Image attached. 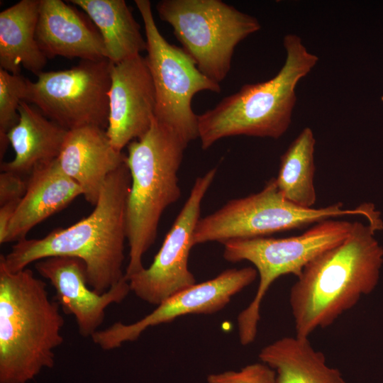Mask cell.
Here are the masks:
<instances>
[{"label": "cell", "mask_w": 383, "mask_h": 383, "mask_svg": "<svg viewBox=\"0 0 383 383\" xmlns=\"http://www.w3.org/2000/svg\"><path fill=\"white\" fill-rule=\"evenodd\" d=\"M131 175L125 162L107 178L94 210L69 227L53 230L42 238L16 242L0 260L11 272L50 257L82 260L89 287L104 294L125 276L126 206Z\"/></svg>", "instance_id": "1"}, {"label": "cell", "mask_w": 383, "mask_h": 383, "mask_svg": "<svg viewBox=\"0 0 383 383\" xmlns=\"http://www.w3.org/2000/svg\"><path fill=\"white\" fill-rule=\"evenodd\" d=\"M383 227L355 221L347 238L303 270L291 287L289 305L295 335L309 338L332 325L378 284L383 248L374 237Z\"/></svg>", "instance_id": "2"}, {"label": "cell", "mask_w": 383, "mask_h": 383, "mask_svg": "<svg viewBox=\"0 0 383 383\" xmlns=\"http://www.w3.org/2000/svg\"><path fill=\"white\" fill-rule=\"evenodd\" d=\"M64 323L45 282L27 267L11 272L0 260V383H26L52 367Z\"/></svg>", "instance_id": "3"}, {"label": "cell", "mask_w": 383, "mask_h": 383, "mask_svg": "<svg viewBox=\"0 0 383 383\" xmlns=\"http://www.w3.org/2000/svg\"><path fill=\"white\" fill-rule=\"evenodd\" d=\"M283 45L285 62L274 77L262 82L245 84L213 109L198 115L203 150L230 136L278 139L285 133L296 101V87L314 67L318 57L309 52L295 34L286 35Z\"/></svg>", "instance_id": "4"}, {"label": "cell", "mask_w": 383, "mask_h": 383, "mask_svg": "<svg viewBox=\"0 0 383 383\" xmlns=\"http://www.w3.org/2000/svg\"><path fill=\"white\" fill-rule=\"evenodd\" d=\"M187 145L155 118L148 132L127 145L131 175L126 206L128 279L141 271L144 254L155 243L165 210L181 196L177 173Z\"/></svg>", "instance_id": "5"}, {"label": "cell", "mask_w": 383, "mask_h": 383, "mask_svg": "<svg viewBox=\"0 0 383 383\" xmlns=\"http://www.w3.org/2000/svg\"><path fill=\"white\" fill-rule=\"evenodd\" d=\"M352 226V222L330 218L316 223L299 235L238 239L223 243L226 260L248 261L259 275L255 296L237 317L238 336L243 345L252 343L256 338L262 302L273 282L282 275L291 274L298 277L315 257L343 241Z\"/></svg>", "instance_id": "6"}, {"label": "cell", "mask_w": 383, "mask_h": 383, "mask_svg": "<svg viewBox=\"0 0 383 383\" xmlns=\"http://www.w3.org/2000/svg\"><path fill=\"white\" fill-rule=\"evenodd\" d=\"M377 211L370 203L353 209L341 202L321 208H304L287 200L270 179L259 192L227 202L215 212L199 220L193 237L194 246L209 242L267 237L301 228L309 224L345 216L362 215L372 220Z\"/></svg>", "instance_id": "7"}, {"label": "cell", "mask_w": 383, "mask_h": 383, "mask_svg": "<svg viewBox=\"0 0 383 383\" xmlns=\"http://www.w3.org/2000/svg\"><path fill=\"white\" fill-rule=\"evenodd\" d=\"M156 10L199 71L219 84L236 46L261 28L255 17L221 0H162Z\"/></svg>", "instance_id": "8"}, {"label": "cell", "mask_w": 383, "mask_h": 383, "mask_svg": "<svg viewBox=\"0 0 383 383\" xmlns=\"http://www.w3.org/2000/svg\"><path fill=\"white\" fill-rule=\"evenodd\" d=\"M134 2L145 27V58L156 96L155 118L188 145L199 138L198 115L192 107L193 97L203 91L220 93L221 86L201 73L182 48L166 40L155 23L149 0Z\"/></svg>", "instance_id": "9"}, {"label": "cell", "mask_w": 383, "mask_h": 383, "mask_svg": "<svg viewBox=\"0 0 383 383\" xmlns=\"http://www.w3.org/2000/svg\"><path fill=\"white\" fill-rule=\"evenodd\" d=\"M111 63L81 60L68 70L40 72L28 79L24 101L67 131L92 126L106 129Z\"/></svg>", "instance_id": "10"}, {"label": "cell", "mask_w": 383, "mask_h": 383, "mask_svg": "<svg viewBox=\"0 0 383 383\" xmlns=\"http://www.w3.org/2000/svg\"><path fill=\"white\" fill-rule=\"evenodd\" d=\"M216 172L217 168L213 167L196 179L152 264L128 279L131 292L143 301L157 306L196 283L188 267L189 255L194 246L201 202Z\"/></svg>", "instance_id": "11"}, {"label": "cell", "mask_w": 383, "mask_h": 383, "mask_svg": "<svg viewBox=\"0 0 383 383\" xmlns=\"http://www.w3.org/2000/svg\"><path fill=\"white\" fill-rule=\"evenodd\" d=\"M255 267L228 269L207 281L196 283L163 301L149 314L138 321L126 324L116 322L97 331L91 337L101 349L118 348L136 340L146 329L170 323L188 314H211L222 310L233 296L257 278Z\"/></svg>", "instance_id": "12"}, {"label": "cell", "mask_w": 383, "mask_h": 383, "mask_svg": "<svg viewBox=\"0 0 383 383\" xmlns=\"http://www.w3.org/2000/svg\"><path fill=\"white\" fill-rule=\"evenodd\" d=\"M110 79L106 133L114 148L123 152L152 125L156 107L155 87L146 58L140 54L111 63Z\"/></svg>", "instance_id": "13"}, {"label": "cell", "mask_w": 383, "mask_h": 383, "mask_svg": "<svg viewBox=\"0 0 383 383\" xmlns=\"http://www.w3.org/2000/svg\"><path fill=\"white\" fill-rule=\"evenodd\" d=\"M35 268L56 292V301L76 321L79 334L91 337L103 323L106 309L123 301L131 292L124 277L104 294L92 289L87 282L84 262L70 257H50L35 262Z\"/></svg>", "instance_id": "14"}, {"label": "cell", "mask_w": 383, "mask_h": 383, "mask_svg": "<svg viewBox=\"0 0 383 383\" xmlns=\"http://www.w3.org/2000/svg\"><path fill=\"white\" fill-rule=\"evenodd\" d=\"M126 157L112 145L105 129L87 126L67 131L57 161L80 187L85 200L95 206L108 177Z\"/></svg>", "instance_id": "15"}, {"label": "cell", "mask_w": 383, "mask_h": 383, "mask_svg": "<svg viewBox=\"0 0 383 383\" xmlns=\"http://www.w3.org/2000/svg\"><path fill=\"white\" fill-rule=\"evenodd\" d=\"M35 38L46 57L106 59L99 32L62 0H40Z\"/></svg>", "instance_id": "16"}, {"label": "cell", "mask_w": 383, "mask_h": 383, "mask_svg": "<svg viewBox=\"0 0 383 383\" xmlns=\"http://www.w3.org/2000/svg\"><path fill=\"white\" fill-rule=\"evenodd\" d=\"M82 195L80 187L61 170L57 159L35 167L30 173L26 194L10 223L4 244L26 238L33 227Z\"/></svg>", "instance_id": "17"}, {"label": "cell", "mask_w": 383, "mask_h": 383, "mask_svg": "<svg viewBox=\"0 0 383 383\" xmlns=\"http://www.w3.org/2000/svg\"><path fill=\"white\" fill-rule=\"evenodd\" d=\"M18 111V121L7 134L15 155L1 162V170L21 175L56 160L68 131L25 101H21Z\"/></svg>", "instance_id": "18"}, {"label": "cell", "mask_w": 383, "mask_h": 383, "mask_svg": "<svg viewBox=\"0 0 383 383\" xmlns=\"http://www.w3.org/2000/svg\"><path fill=\"white\" fill-rule=\"evenodd\" d=\"M40 0H21L0 13V68L21 74V67L38 75L48 58L35 38Z\"/></svg>", "instance_id": "19"}, {"label": "cell", "mask_w": 383, "mask_h": 383, "mask_svg": "<svg viewBox=\"0 0 383 383\" xmlns=\"http://www.w3.org/2000/svg\"><path fill=\"white\" fill-rule=\"evenodd\" d=\"M259 359L274 370L276 383H345L340 370L329 366L306 338H279L261 349Z\"/></svg>", "instance_id": "20"}, {"label": "cell", "mask_w": 383, "mask_h": 383, "mask_svg": "<svg viewBox=\"0 0 383 383\" xmlns=\"http://www.w3.org/2000/svg\"><path fill=\"white\" fill-rule=\"evenodd\" d=\"M94 22L103 39L106 59L117 63L146 51L140 26L124 0H70Z\"/></svg>", "instance_id": "21"}, {"label": "cell", "mask_w": 383, "mask_h": 383, "mask_svg": "<svg viewBox=\"0 0 383 383\" xmlns=\"http://www.w3.org/2000/svg\"><path fill=\"white\" fill-rule=\"evenodd\" d=\"M316 139L312 130L304 128L280 157L275 179L282 195L292 203L313 208L316 200L313 184Z\"/></svg>", "instance_id": "22"}, {"label": "cell", "mask_w": 383, "mask_h": 383, "mask_svg": "<svg viewBox=\"0 0 383 383\" xmlns=\"http://www.w3.org/2000/svg\"><path fill=\"white\" fill-rule=\"evenodd\" d=\"M28 79L0 68V157H4L9 142V131L18 123V107L24 101Z\"/></svg>", "instance_id": "23"}, {"label": "cell", "mask_w": 383, "mask_h": 383, "mask_svg": "<svg viewBox=\"0 0 383 383\" xmlns=\"http://www.w3.org/2000/svg\"><path fill=\"white\" fill-rule=\"evenodd\" d=\"M208 383H276L274 370L266 364L255 362L238 370H228L211 374Z\"/></svg>", "instance_id": "24"}, {"label": "cell", "mask_w": 383, "mask_h": 383, "mask_svg": "<svg viewBox=\"0 0 383 383\" xmlns=\"http://www.w3.org/2000/svg\"><path fill=\"white\" fill-rule=\"evenodd\" d=\"M27 181L21 175L11 172L0 174V205L20 200L26 194Z\"/></svg>", "instance_id": "25"}, {"label": "cell", "mask_w": 383, "mask_h": 383, "mask_svg": "<svg viewBox=\"0 0 383 383\" xmlns=\"http://www.w3.org/2000/svg\"><path fill=\"white\" fill-rule=\"evenodd\" d=\"M20 200L6 203L0 206V243L4 244L10 223Z\"/></svg>", "instance_id": "26"}, {"label": "cell", "mask_w": 383, "mask_h": 383, "mask_svg": "<svg viewBox=\"0 0 383 383\" xmlns=\"http://www.w3.org/2000/svg\"><path fill=\"white\" fill-rule=\"evenodd\" d=\"M381 100L383 101V95L381 97Z\"/></svg>", "instance_id": "27"}]
</instances>
